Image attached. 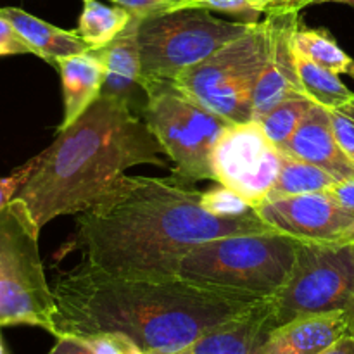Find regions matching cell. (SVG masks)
<instances>
[{"label":"cell","mask_w":354,"mask_h":354,"mask_svg":"<svg viewBox=\"0 0 354 354\" xmlns=\"http://www.w3.org/2000/svg\"><path fill=\"white\" fill-rule=\"evenodd\" d=\"M104 52H106V80L100 95L121 100L133 111L138 109L140 114L147 102V93L144 90V78H142L135 14L127 30L114 38L107 47H104Z\"/></svg>","instance_id":"15"},{"label":"cell","mask_w":354,"mask_h":354,"mask_svg":"<svg viewBox=\"0 0 354 354\" xmlns=\"http://www.w3.org/2000/svg\"><path fill=\"white\" fill-rule=\"evenodd\" d=\"M328 114L339 145L354 161V97L339 107L328 109Z\"/></svg>","instance_id":"27"},{"label":"cell","mask_w":354,"mask_h":354,"mask_svg":"<svg viewBox=\"0 0 354 354\" xmlns=\"http://www.w3.org/2000/svg\"><path fill=\"white\" fill-rule=\"evenodd\" d=\"M268 59L252 95V120L259 121L277 104L294 95H304L296 66L294 33L299 26V12L266 14Z\"/></svg>","instance_id":"12"},{"label":"cell","mask_w":354,"mask_h":354,"mask_svg":"<svg viewBox=\"0 0 354 354\" xmlns=\"http://www.w3.org/2000/svg\"><path fill=\"white\" fill-rule=\"evenodd\" d=\"M162 152L140 114L121 100L100 95L75 123L57 130L14 199L26 204L41 230L54 218L92 207L127 169L166 166Z\"/></svg>","instance_id":"3"},{"label":"cell","mask_w":354,"mask_h":354,"mask_svg":"<svg viewBox=\"0 0 354 354\" xmlns=\"http://www.w3.org/2000/svg\"><path fill=\"white\" fill-rule=\"evenodd\" d=\"M299 241L280 232L228 235L194 248L178 277L216 289L273 297L286 283Z\"/></svg>","instance_id":"4"},{"label":"cell","mask_w":354,"mask_h":354,"mask_svg":"<svg viewBox=\"0 0 354 354\" xmlns=\"http://www.w3.org/2000/svg\"><path fill=\"white\" fill-rule=\"evenodd\" d=\"M62 83L64 116L59 130L75 123L100 97L106 80V52L88 50L55 61Z\"/></svg>","instance_id":"16"},{"label":"cell","mask_w":354,"mask_h":354,"mask_svg":"<svg viewBox=\"0 0 354 354\" xmlns=\"http://www.w3.org/2000/svg\"><path fill=\"white\" fill-rule=\"evenodd\" d=\"M254 2V10L258 14H275V12H287L289 3L292 0H252Z\"/></svg>","instance_id":"33"},{"label":"cell","mask_w":354,"mask_h":354,"mask_svg":"<svg viewBox=\"0 0 354 354\" xmlns=\"http://www.w3.org/2000/svg\"><path fill=\"white\" fill-rule=\"evenodd\" d=\"M349 76H353L354 78V61H353V64H351V68H349V73H348Z\"/></svg>","instance_id":"38"},{"label":"cell","mask_w":354,"mask_h":354,"mask_svg":"<svg viewBox=\"0 0 354 354\" xmlns=\"http://www.w3.org/2000/svg\"><path fill=\"white\" fill-rule=\"evenodd\" d=\"M335 182H339V180L325 169L283 152L282 168H280L275 185L268 192L265 203L287 199V197L294 196H304V194L325 192Z\"/></svg>","instance_id":"20"},{"label":"cell","mask_w":354,"mask_h":354,"mask_svg":"<svg viewBox=\"0 0 354 354\" xmlns=\"http://www.w3.org/2000/svg\"><path fill=\"white\" fill-rule=\"evenodd\" d=\"M48 354H92L78 339L75 337H57L54 348Z\"/></svg>","instance_id":"32"},{"label":"cell","mask_w":354,"mask_h":354,"mask_svg":"<svg viewBox=\"0 0 354 354\" xmlns=\"http://www.w3.org/2000/svg\"><path fill=\"white\" fill-rule=\"evenodd\" d=\"M131 17L133 14L118 3L106 6L99 0H83L76 33L88 45L90 50H99L127 30Z\"/></svg>","instance_id":"19"},{"label":"cell","mask_w":354,"mask_h":354,"mask_svg":"<svg viewBox=\"0 0 354 354\" xmlns=\"http://www.w3.org/2000/svg\"><path fill=\"white\" fill-rule=\"evenodd\" d=\"M111 2L123 6L124 9L130 10L131 14H137V16H147V14L166 10V3H159L156 0H111Z\"/></svg>","instance_id":"31"},{"label":"cell","mask_w":354,"mask_h":354,"mask_svg":"<svg viewBox=\"0 0 354 354\" xmlns=\"http://www.w3.org/2000/svg\"><path fill=\"white\" fill-rule=\"evenodd\" d=\"M145 93L147 102L140 116L175 166L173 180L187 187L203 180L216 182L213 151L228 121L169 82L149 83Z\"/></svg>","instance_id":"8"},{"label":"cell","mask_w":354,"mask_h":354,"mask_svg":"<svg viewBox=\"0 0 354 354\" xmlns=\"http://www.w3.org/2000/svg\"><path fill=\"white\" fill-rule=\"evenodd\" d=\"M286 154L325 169L337 180L354 178V161L346 154L332 130L328 109L313 104L290 138Z\"/></svg>","instance_id":"14"},{"label":"cell","mask_w":354,"mask_h":354,"mask_svg":"<svg viewBox=\"0 0 354 354\" xmlns=\"http://www.w3.org/2000/svg\"><path fill=\"white\" fill-rule=\"evenodd\" d=\"M294 47L308 59L337 75H348L353 64V59L339 47L327 30H313L299 23L294 33Z\"/></svg>","instance_id":"22"},{"label":"cell","mask_w":354,"mask_h":354,"mask_svg":"<svg viewBox=\"0 0 354 354\" xmlns=\"http://www.w3.org/2000/svg\"><path fill=\"white\" fill-rule=\"evenodd\" d=\"M348 318H349V324H351V334H353L354 332V306H353V310L348 313Z\"/></svg>","instance_id":"36"},{"label":"cell","mask_w":354,"mask_h":354,"mask_svg":"<svg viewBox=\"0 0 354 354\" xmlns=\"http://www.w3.org/2000/svg\"><path fill=\"white\" fill-rule=\"evenodd\" d=\"M354 306V242L299 241L282 289L273 296L275 325Z\"/></svg>","instance_id":"9"},{"label":"cell","mask_w":354,"mask_h":354,"mask_svg":"<svg viewBox=\"0 0 354 354\" xmlns=\"http://www.w3.org/2000/svg\"><path fill=\"white\" fill-rule=\"evenodd\" d=\"M173 9H207L220 10V12L239 14L249 17V21H258L259 16L254 10L252 0H171L166 2V10Z\"/></svg>","instance_id":"26"},{"label":"cell","mask_w":354,"mask_h":354,"mask_svg":"<svg viewBox=\"0 0 354 354\" xmlns=\"http://www.w3.org/2000/svg\"><path fill=\"white\" fill-rule=\"evenodd\" d=\"M252 23L220 19L207 9H173L137 16L144 90L149 83H173L180 73L244 35Z\"/></svg>","instance_id":"5"},{"label":"cell","mask_w":354,"mask_h":354,"mask_svg":"<svg viewBox=\"0 0 354 354\" xmlns=\"http://www.w3.org/2000/svg\"><path fill=\"white\" fill-rule=\"evenodd\" d=\"M0 327H2V325H0Z\"/></svg>","instance_id":"40"},{"label":"cell","mask_w":354,"mask_h":354,"mask_svg":"<svg viewBox=\"0 0 354 354\" xmlns=\"http://www.w3.org/2000/svg\"><path fill=\"white\" fill-rule=\"evenodd\" d=\"M268 59V24L254 21L199 64L185 69L173 85L228 123L252 120V95Z\"/></svg>","instance_id":"7"},{"label":"cell","mask_w":354,"mask_h":354,"mask_svg":"<svg viewBox=\"0 0 354 354\" xmlns=\"http://www.w3.org/2000/svg\"><path fill=\"white\" fill-rule=\"evenodd\" d=\"M318 354H354V334L348 332Z\"/></svg>","instance_id":"34"},{"label":"cell","mask_w":354,"mask_h":354,"mask_svg":"<svg viewBox=\"0 0 354 354\" xmlns=\"http://www.w3.org/2000/svg\"><path fill=\"white\" fill-rule=\"evenodd\" d=\"M35 165H37V156H35L33 159H30L26 165L17 168L12 175L6 176V178H0V211H3L10 203H12L21 187H23L24 183H26V180L30 178Z\"/></svg>","instance_id":"28"},{"label":"cell","mask_w":354,"mask_h":354,"mask_svg":"<svg viewBox=\"0 0 354 354\" xmlns=\"http://www.w3.org/2000/svg\"><path fill=\"white\" fill-rule=\"evenodd\" d=\"M55 337L120 332L145 354H176L213 328L245 313L263 296L173 279L109 275L88 263L52 286Z\"/></svg>","instance_id":"2"},{"label":"cell","mask_w":354,"mask_h":354,"mask_svg":"<svg viewBox=\"0 0 354 354\" xmlns=\"http://www.w3.org/2000/svg\"><path fill=\"white\" fill-rule=\"evenodd\" d=\"M328 2L348 3V6H354V0H292V2L289 3V9H287V12H299V10H303L304 7L313 6V3H328Z\"/></svg>","instance_id":"35"},{"label":"cell","mask_w":354,"mask_h":354,"mask_svg":"<svg viewBox=\"0 0 354 354\" xmlns=\"http://www.w3.org/2000/svg\"><path fill=\"white\" fill-rule=\"evenodd\" d=\"M0 16L9 21L17 33L33 48L35 55L54 66L55 61L68 55L88 52V45L82 40L76 30H61L26 10L17 7H0Z\"/></svg>","instance_id":"18"},{"label":"cell","mask_w":354,"mask_h":354,"mask_svg":"<svg viewBox=\"0 0 354 354\" xmlns=\"http://www.w3.org/2000/svg\"><path fill=\"white\" fill-rule=\"evenodd\" d=\"M275 327L273 297H266L176 354H265L266 339Z\"/></svg>","instance_id":"13"},{"label":"cell","mask_w":354,"mask_h":354,"mask_svg":"<svg viewBox=\"0 0 354 354\" xmlns=\"http://www.w3.org/2000/svg\"><path fill=\"white\" fill-rule=\"evenodd\" d=\"M313 100L308 99L306 95H294L289 99L277 104L270 113L259 120L266 137L277 145L282 152H286L290 138L296 133L297 127L306 116L310 107L313 106Z\"/></svg>","instance_id":"23"},{"label":"cell","mask_w":354,"mask_h":354,"mask_svg":"<svg viewBox=\"0 0 354 354\" xmlns=\"http://www.w3.org/2000/svg\"><path fill=\"white\" fill-rule=\"evenodd\" d=\"M327 192L339 206L354 213V178L339 180L330 189H327Z\"/></svg>","instance_id":"30"},{"label":"cell","mask_w":354,"mask_h":354,"mask_svg":"<svg viewBox=\"0 0 354 354\" xmlns=\"http://www.w3.org/2000/svg\"><path fill=\"white\" fill-rule=\"evenodd\" d=\"M273 230L306 242H354V213L328 192L304 194L265 203L256 209Z\"/></svg>","instance_id":"11"},{"label":"cell","mask_w":354,"mask_h":354,"mask_svg":"<svg viewBox=\"0 0 354 354\" xmlns=\"http://www.w3.org/2000/svg\"><path fill=\"white\" fill-rule=\"evenodd\" d=\"M40 228L26 204L0 211V325L54 328V297L38 248Z\"/></svg>","instance_id":"6"},{"label":"cell","mask_w":354,"mask_h":354,"mask_svg":"<svg viewBox=\"0 0 354 354\" xmlns=\"http://www.w3.org/2000/svg\"><path fill=\"white\" fill-rule=\"evenodd\" d=\"M0 354H7L6 348H3V344H2V339H0Z\"/></svg>","instance_id":"37"},{"label":"cell","mask_w":354,"mask_h":354,"mask_svg":"<svg viewBox=\"0 0 354 354\" xmlns=\"http://www.w3.org/2000/svg\"><path fill=\"white\" fill-rule=\"evenodd\" d=\"M296 66L304 95L325 109H334L353 99L354 92L341 82L337 73L317 64L296 50Z\"/></svg>","instance_id":"21"},{"label":"cell","mask_w":354,"mask_h":354,"mask_svg":"<svg viewBox=\"0 0 354 354\" xmlns=\"http://www.w3.org/2000/svg\"><path fill=\"white\" fill-rule=\"evenodd\" d=\"M348 332L346 311L294 318L270 332L265 354H318Z\"/></svg>","instance_id":"17"},{"label":"cell","mask_w":354,"mask_h":354,"mask_svg":"<svg viewBox=\"0 0 354 354\" xmlns=\"http://www.w3.org/2000/svg\"><path fill=\"white\" fill-rule=\"evenodd\" d=\"M203 206L207 213L220 218H242L256 213L244 197L220 183L214 189L203 192Z\"/></svg>","instance_id":"24"},{"label":"cell","mask_w":354,"mask_h":354,"mask_svg":"<svg viewBox=\"0 0 354 354\" xmlns=\"http://www.w3.org/2000/svg\"><path fill=\"white\" fill-rule=\"evenodd\" d=\"M353 334H354V332H353Z\"/></svg>","instance_id":"41"},{"label":"cell","mask_w":354,"mask_h":354,"mask_svg":"<svg viewBox=\"0 0 354 354\" xmlns=\"http://www.w3.org/2000/svg\"><path fill=\"white\" fill-rule=\"evenodd\" d=\"M75 339L92 354H145L130 337L120 332H97Z\"/></svg>","instance_id":"25"},{"label":"cell","mask_w":354,"mask_h":354,"mask_svg":"<svg viewBox=\"0 0 354 354\" xmlns=\"http://www.w3.org/2000/svg\"><path fill=\"white\" fill-rule=\"evenodd\" d=\"M80 214L76 245L85 263L128 279H173L180 261L204 242L273 230L258 213L214 216L204 209L201 190L151 176L121 175Z\"/></svg>","instance_id":"1"},{"label":"cell","mask_w":354,"mask_h":354,"mask_svg":"<svg viewBox=\"0 0 354 354\" xmlns=\"http://www.w3.org/2000/svg\"><path fill=\"white\" fill-rule=\"evenodd\" d=\"M33 54V48L26 44L23 37L16 31V28L0 16V55H17Z\"/></svg>","instance_id":"29"},{"label":"cell","mask_w":354,"mask_h":354,"mask_svg":"<svg viewBox=\"0 0 354 354\" xmlns=\"http://www.w3.org/2000/svg\"><path fill=\"white\" fill-rule=\"evenodd\" d=\"M282 159L283 152L266 137L259 121L228 123L214 144V178L258 209L275 185Z\"/></svg>","instance_id":"10"},{"label":"cell","mask_w":354,"mask_h":354,"mask_svg":"<svg viewBox=\"0 0 354 354\" xmlns=\"http://www.w3.org/2000/svg\"><path fill=\"white\" fill-rule=\"evenodd\" d=\"M156 2H159V3H166V2H171V0H156Z\"/></svg>","instance_id":"39"}]
</instances>
